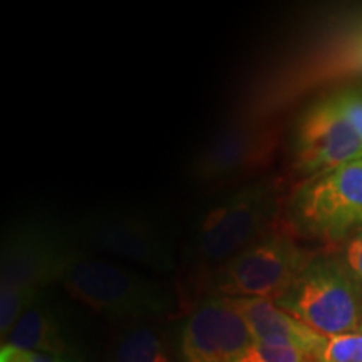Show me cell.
<instances>
[{"instance_id":"1","label":"cell","mask_w":362,"mask_h":362,"mask_svg":"<svg viewBox=\"0 0 362 362\" xmlns=\"http://www.w3.org/2000/svg\"><path fill=\"white\" fill-rule=\"evenodd\" d=\"M61 284L83 305L124 322L160 319L176 305L165 284L79 250H72Z\"/></svg>"},{"instance_id":"2","label":"cell","mask_w":362,"mask_h":362,"mask_svg":"<svg viewBox=\"0 0 362 362\" xmlns=\"http://www.w3.org/2000/svg\"><path fill=\"white\" fill-rule=\"evenodd\" d=\"M282 192L277 178H260L242 187L211 206L193 240L198 262L218 267L264 237L277 223Z\"/></svg>"},{"instance_id":"3","label":"cell","mask_w":362,"mask_h":362,"mask_svg":"<svg viewBox=\"0 0 362 362\" xmlns=\"http://www.w3.org/2000/svg\"><path fill=\"white\" fill-rule=\"evenodd\" d=\"M274 302L325 337L362 329V296L334 252L314 253L291 287Z\"/></svg>"},{"instance_id":"4","label":"cell","mask_w":362,"mask_h":362,"mask_svg":"<svg viewBox=\"0 0 362 362\" xmlns=\"http://www.w3.org/2000/svg\"><path fill=\"white\" fill-rule=\"evenodd\" d=\"M314 255L293 238L288 226L272 232L215 267L210 291L218 297H262L277 300Z\"/></svg>"},{"instance_id":"5","label":"cell","mask_w":362,"mask_h":362,"mask_svg":"<svg viewBox=\"0 0 362 362\" xmlns=\"http://www.w3.org/2000/svg\"><path fill=\"white\" fill-rule=\"evenodd\" d=\"M292 232L341 243L362 226V160L302 181L287 203Z\"/></svg>"},{"instance_id":"6","label":"cell","mask_w":362,"mask_h":362,"mask_svg":"<svg viewBox=\"0 0 362 362\" xmlns=\"http://www.w3.org/2000/svg\"><path fill=\"white\" fill-rule=\"evenodd\" d=\"M293 170L305 180L362 160V141L336 99L312 104L298 117L292 139Z\"/></svg>"},{"instance_id":"7","label":"cell","mask_w":362,"mask_h":362,"mask_svg":"<svg viewBox=\"0 0 362 362\" xmlns=\"http://www.w3.org/2000/svg\"><path fill=\"white\" fill-rule=\"evenodd\" d=\"M76 233L93 250L149 270L171 272L176 267L170 243L155 225L128 211L101 210L84 215L76 225Z\"/></svg>"},{"instance_id":"8","label":"cell","mask_w":362,"mask_h":362,"mask_svg":"<svg viewBox=\"0 0 362 362\" xmlns=\"http://www.w3.org/2000/svg\"><path fill=\"white\" fill-rule=\"evenodd\" d=\"M279 144L277 128L264 121H242L223 128L203 146L189 166L203 185H225L269 165Z\"/></svg>"},{"instance_id":"9","label":"cell","mask_w":362,"mask_h":362,"mask_svg":"<svg viewBox=\"0 0 362 362\" xmlns=\"http://www.w3.org/2000/svg\"><path fill=\"white\" fill-rule=\"evenodd\" d=\"M72 250L47 226L19 225L2 243L0 291L40 296L47 285L61 282Z\"/></svg>"},{"instance_id":"10","label":"cell","mask_w":362,"mask_h":362,"mask_svg":"<svg viewBox=\"0 0 362 362\" xmlns=\"http://www.w3.org/2000/svg\"><path fill=\"white\" fill-rule=\"evenodd\" d=\"M253 341L228 297H208L194 307L181 332L183 362H238Z\"/></svg>"},{"instance_id":"11","label":"cell","mask_w":362,"mask_h":362,"mask_svg":"<svg viewBox=\"0 0 362 362\" xmlns=\"http://www.w3.org/2000/svg\"><path fill=\"white\" fill-rule=\"evenodd\" d=\"M228 300L243 317L255 342L296 347L317 357L322 354L329 337L280 309L274 300L262 297H228Z\"/></svg>"},{"instance_id":"12","label":"cell","mask_w":362,"mask_h":362,"mask_svg":"<svg viewBox=\"0 0 362 362\" xmlns=\"http://www.w3.org/2000/svg\"><path fill=\"white\" fill-rule=\"evenodd\" d=\"M6 344L21 349L81 361L78 347L72 341L69 330L62 324L61 317L40 298L21 317L8 334Z\"/></svg>"},{"instance_id":"13","label":"cell","mask_w":362,"mask_h":362,"mask_svg":"<svg viewBox=\"0 0 362 362\" xmlns=\"http://www.w3.org/2000/svg\"><path fill=\"white\" fill-rule=\"evenodd\" d=\"M107 362H175L168 337L148 322H126L112 339Z\"/></svg>"},{"instance_id":"14","label":"cell","mask_w":362,"mask_h":362,"mask_svg":"<svg viewBox=\"0 0 362 362\" xmlns=\"http://www.w3.org/2000/svg\"><path fill=\"white\" fill-rule=\"evenodd\" d=\"M238 362H319V357L296 347L253 342Z\"/></svg>"},{"instance_id":"15","label":"cell","mask_w":362,"mask_h":362,"mask_svg":"<svg viewBox=\"0 0 362 362\" xmlns=\"http://www.w3.org/2000/svg\"><path fill=\"white\" fill-rule=\"evenodd\" d=\"M319 362H362V332L329 337Z\"/></svg>"},{"instance_id":"16","label":"cell","mask_w":362,"mask_h":362,"mask_svg":"<svg viewBox=\"0 0 362 362\" xmlns=\"http://www.w3.org/2000/svg\"><path fill=\"white\" fill-rule=\"evenodd\" d=\"M334 253L362 296V226L344 238Z\"/></svg>"},{"instance_id":"17","label":"cell","mask_w":362,"mask_h":362,"mask_svg":"<svg viewBox=\"0 0 362 362\" xmlns=\"http://www.w3.org/2000/svg\"><path fill=\"white\" fill-rule=\"evenodd\" d=\"M0 362H81L72 361L67 357H59L52 354H44V352L27 351L21 347L11 346V344H2L0 349Z\"/></svg>"},{"instance_id":"18","label":"cell","mask_w":362,"mask_h":362,"mask_svg":"<svg viewBox=\"0 0 362 362\" xmlns=\"http://www.w3.org/2000/svg\"><path fill=\"white\" fill-rule=\"evenodd\" d=\"M334 99H336L344 117L349 121L352 129L356 131V134L359 136L362 141V96L349 90V93L337 94V96H334Z\"/></svg>"},{"instance_id":"19","label":"cell","mask_w":362,"mask_h":362,"mask_svg":"<svg viewBox=\"0 0 362 362\" xmlns=\"http://www.w3.org/2000/svg\"><path fill=\"white\" fill-rule=\"evenodd\" d=\"M361 332H362V329H361Z\"/></svg>"}]
</instances>
